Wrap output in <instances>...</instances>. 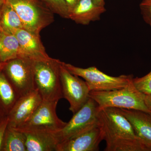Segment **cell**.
<instances>
[{"mask_svg":"<svg viewBox=\"0 0 151 151\" xmlns=\"http://www.w3.org/2000/svg\"><path fill=\"white\" fill-rule=\"evenodd\" d=\"M97 117L98 126L106 142L104 150L147 151L132 124L119 108H99Z\"/></svg>","mask_w":151,"mask_h":151,"instance_id":"1","label":"cell"},{"mask_svg":"<svg viewBox=\"0 0 151 151\" xmlns=\"http://www.w3.org/2000/svg\"><path fill=\"white\" fill-rule=\"evenodd\" d=\"M61 62L51 58L34 61L35 87L42 100L59 101L63 98L60 75Z\"/></svg>","mask_w":151,"mask_h":151,"instance_id":"2","label":"cell"},{"mask_svg":"<svg viewBox=\"0 0 151 151\" xmlns=\"http://www.w3.org/2000/svg\"><path fill=\"white\" fill-rule=\"evenodd\" d=\"M89 96L97 103L100 109L112 107L134 109L151 115V111L145 103V94L135 87L133 82L122 89L90 91Z\"/></svg>","mask_w":151,"mask_h":151,"instance_id":"3","label":"cell"},{"mask_svg":"<svg viewBox=\"0 0 151 151\" xmlns=\"http://www.w3.org/2000/svg\"><path fill=\"white\" fill-rule=\"evenodd\" d=\"M18 14L24 28L40 35L54 21V13L35 0H7Z\"/></svg>","mask_w":151,"mask_h":151,"instance_id":"4","label":"cell"},{"mask_svg":"<svg viewBox=\"0 0 151 151\" xmlns=\"http://www.w3.org/2000/svg\"><path fill=\"white\" fill-rule=\"evenodd\" d=\"M62 63L70 73L84 79L90 91L122 89L129 85L134 78L132 75L111 76L100 71L95 66L82 68L69 63L63 62Z\"/></svg>","mask_w":151,"mask_h":151,"instance_id":"5","label":"cell"},{"mask_svg":"<svg viewBox=\"0 0 151 151\" xmlns=\"http://www.w3.org/2000/svg\"><path fill=\"white\" fill-rule=\"evenodd\" d=\"M99 106L89 97L86 103L73 116L65 127L53 132L58 144L70 139L98 124Z\"/></svg>","mask_w":151,"mask_h":151,"instance_id":"6","label":"cell"},{"mask_svg":"<svg viewBox=\"0 0 151 151\" xmlns=\"http://www.w3.org/2000/svg\"><path fill=\"white\" fill-rule=\"evenodd\" d=\"M34 61L25 57H19L6 62L3 71L20 96L35 89Z\"/></svg>","mask_w":151,"mask_h":151,"instance_id":"7","label":"cell"},{"mask_svg":"<svg viewBox=\"0 0 151 151\" xmlns=\"http://www.w3.org/2000/svg\"><path fill=\"white\" fill-rule=\"evenodd\" d=\"M60 75L63 98L68 101L69 110L74 114L89 99L90 89L86 81L70 73L64 67L62 62Z\"/></svg>","mask_w":151,"mask_h":151,"instance_id":"8","label":"cell"},{"mask_svg":"<svg viewBox=\"0 0 151 151\" xmlns=\"http://www.w3.org/2000/svg\"><path fill=\"white\" fill-rule=\"evenodd\" d=\"M58 101L42 100L32 116L18 129H37L55 132L66 124L58 118L56 113Z\"/></svg>","mask_w":151,"mask_h":151,"instance_id":"9","label":"cell"},{"mask_svg":"<svg viewBox=\"0 0 151 151\" xmlns=\"http://www.w3.org/2000/svg\"><path fill=\"white\" fill-rule=\"evenodd\" d=\"M42 101L37 89L20 96L7 116L9 119L8 127L18 129L31 118Z\"/></svg>","mask_w":151,"mask_h":151,"instance_id":"10","label":"cell"},{"mask_svg":"<svg viewBox=\"0 0 151 151\" xmlns=\"http://www.w3.org/2000/svg\"><path fill=\"white\" fill-rule=\"evenodd\" d=\"M103 140L102 132L97 124L76 137L60 143L57 151H99V145Z\"/></svg>","mask_w":151,"mask_h":151,"instance_id":"11","label":"cell"},{"mask_svg":"<svg viewBox=\"0 0 151 151\" xmlns=\"http://www.w3.org/2000/svg\"><path fill=\"white\" fill-rule=\"evenodd\" d=\"M12 34L18 40L22 57L27 58L33 61L45 60L50 58L42 42L40 35L24 28L15 30Z\"/></svg>","mask_w":151,"mask_h":151,"instance_id":"12","label":"cell"},{"mask_svg":"<svg viewBox=\"0 0 151 151\" xmlns=\"http://www.w3.org/2000/svg\"><path fill=\"white\" fill-rule=\"evenodd\" d=\"M119 109L132 124L136 136L147 151H151V115L139 110Z\"/></svg>","mask_w":151,"mask_h":151,"instance_id":"13","label":"cell"},{"mask_svg":"<svg viewBox=\"0 0 151 151\" xmlns=\"http://www.w3.org/2000/svg\"><path fill=\"white\" fill-rule=\"evenodd\" d=\"M19 130L25 137L27 151H57L58 143L53 132L37 129Z\"/></svg>","mask_w":151,"mask_h":151,"instance_id":"14","label":"cell"},{"mask_svg":"<svg viewBox=\"0 0 151 151\" xmlns=\"http://www.w3.org/2000/svg\"><path fill=\"white\" fill-rule=\"evenodd\" d=\"M106 11L105 6L98 5L92 0H79L75 8L69 13V19L76 23L86 25L99 20Z\"/></svg>","mask_w":151,"mask_h":151,"instance_id":"15","label":"cell"},{"mask_svg":"<svg viewBox=\"0 0 151 151\" xmlns=\"http://www.w3.org/2000/svg\"><path fill=\"white\" fill-rule=\"evenodd\" d=\"M19 57L22 52L18 40L14 34L4 31L0 37V61L6 63Z\"/></svg>","mask_w":151,"mask_h":151,"instance_id":"16","label":"cell"},{"mask_svg":"<svg viewBox=\"0 0 151 151\" xmlns=\"http://www.w3.org/2000/svg\"><path fill=\"white\" fill-rule=\"evenodd\" d=\"M19 97L3 70L0 71V108L6 115Z\"/></svg>","mask_w":151,"mask_h":151,"instance_id":"17","label":"cell"},{"mask_svg":"<svg viewBox=\"0 0 151 151\" xmlns=\"http://www.w3.org/2000/svg\"><path fill=\"white\" fill-rule=\"evenodd\" d=\"M0 25L4 32L11 34L15 30L24 28L18 14L7 0L0 15Z\"/></svg>","mask_w":151,"mask_h":151,"instance_id":"18","label":"cell"},{"mask_svg":"<svg viewBox=\"0 0 151 151\" xmlns=\"http://www.w3.org/2000/svg\"><path fill=\"white\" fill-rule=\"evenodd\" d=\"M1 151H27L24 134L18 129L8 127Z\"/></svg>","mask_w":151,"mask_h":151,"instance_id":"19","label":"cell"},{"mask_svg":"<svg viewBox=\"0 0 151 151\" xmlns=\"http://www.w3.org/2000/svg\"><path fill=\"white\" fill-rule=\"evenodd\" d=\"M54 14H58L63 18L69 19V12L66 4L63 0H35Z\"/></svg>","mask_w":151,"mask_h":151,"instance_id":"20","label":"cell"},{"mask_svg":"<svg viewBox=\"0 0 151 151\" xmlns=\"http://www.w3.org/2000/svg\"><path fill=\"white\" fill-rule=\"evenodd\" d=\"M132 82L139 92L145 95L151 94V71L143 77L133 78Z\"/></svg>","mask_w":151,"mask_h":151,"instance_id":"21","label":"cell"},{"mask_svg":"<svg viewBox=\"0 0 151 151\" xmlns=\"http://www.w3.org/2000/svg\"><path fill=\"white\" fill-rule=\"evenodd\" d=\"M140 8L144 21L151 26V3L142 1L140 5Z\"/></svg>","mask_w":151,"mask_h":151,"instance_id":"22","label":"cell"},{"mask_svg":"<svg viewBox=\"0 0 151 151\" xmlns=\"http://www.w3.org/2000/svg\"><path fill=\"white\" fill-rule=\"evenodd\" d=\"M9 124V119L7 115L3 116L0 119V151L2 150L4 139Z\"/></svg>","mask_w":151,"mask_h":151,"instance_id":"23","label":"cell"},{"mask_svg":"<svg viewBox=\"0 0 151 151\" xmlns=\"http://www.w3.org/2000/svg\"><path fill=\"white\" fill-rule=\"evenodd\" d=\"M63 1L66 4L68 9V12L69 13L70 12H71L78 4L79 0H63Z\"/></svg>","mask_w":151,"mask_h":151,"instance_id":"24","label":"cell"},{"mask_svg":"<svg viewBox=\"0 0 151 151\" xmlns=\"http://www.w3.org/2000/svg\"><path fill=\"white\" fill-rule=\"evenodd\" d=\"M145 102L147 107L151 111V94H145Z\"/></svg>","mask_w":151,"mask_h":151,"instance_id":"25","label":"cell"},{"mask_svg":"<svg viewBox=\"0 0 151 151\" xmlns=\"http://www.w3.org/2000/svg\"><path fill=\"white\" fill-rule=\"evenodd\" d=\"M92 1L98 5L105 6V2L104 0H92Z\"/></svg>","mask_w":151,"mask_h":151,"instance_id":"26","label":"cell"},{"mask_svg":"<svg viewBox=\"0 0 151 151\" xmlns=\"http://www.w3.org/2000/svg\"><path fill=\"white\" fill-rule=\"evenodd\" d=\"M6 0H0V15H1V12L3 7L4 4L5 3Z\"/></svg>","mask_w":151,"mask_h":151,"instance_id":"27","label":"cell"},{"mask_svg":"<svg viewBox=\"0 0 151 151\" xmlns=\"http://www.w3.org/2000/svg\"><path fill=\"white\" fill-rule=\"evenodd\" d=\"M6 63L2 62L0 61V71H1L4 69L5 65Z\"/></svg>","mask_w":151,"mask_h":151,"instance_id":"28","label":"cell"},{"mask_svg":"<svg viewBox=\"0 0 151 151\" xmlns=\"http://www.w3.org/2000/svg\"><path fill=\"white\" fill-rule=\"evenodd\" d=\"M3 32H4V31H3L1 27V25H0V37H1V36L2 35Z\"/></svg>","mask_w":151,"mask_h":151,"instance_id":"29","label":"cell"},{"mask_svg":"<svg viewBox=\"0 0 151 151\" xmlns=\"http://www.w3.org/2000/svg\"><path fill=\"white\" fill-rule=\"evenodd\" d=\"M142 2L145 3H151V0H143Z\"/></svg>","mask_w":151,"mask_h":151,"instance_id":"30","label":"cell"},{"mask_svg":"<svg viewBox=\"0 0 151 151\" xmlns=\"http://www.w3.org/2000/svg\"><path fill=\"white\" fill-rule=\"evenodd\" d=\"M1 111H2L1 109V108H0V114H1Z\"/></svg>","mask_w":151,"mask_h":151,"instance_id":"31","label":"cell"},{"mask_svg":"<svg viewBox=\"0 0 151 151\" xmlns=\"http://www.w3.org/2000/svg\"></svg>","mask_w":151,"mask_h":151,"instance_id":"32","label":"cell"}]
</instances>
